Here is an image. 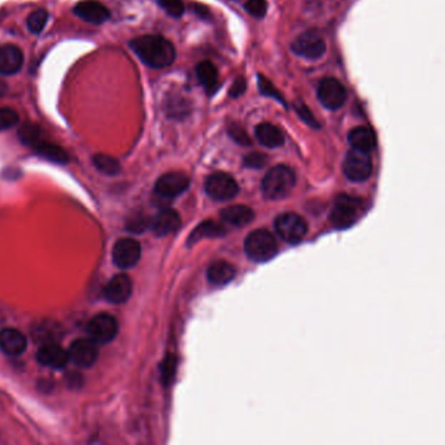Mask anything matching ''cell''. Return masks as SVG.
<instances>
[{
    "label": "cell",
    "instance_id": "3957f363",
    "mask_svg": "<svg viewBox=\"0 0 445 445\" xmlns=\"http://www.w3.org/2000/svg\"><path fill=\"white\" fill-rule=\"evenodd\" d=\"M295 182L294 171L285 165H280L269 170L268 174L262 179L261 188L268 199H284L292 192Z\"/></svg>",
    "mask_w": 445,
    "mask_h": 445
},
{
    "label": "cell",
    "instance_id": "9c48e42d",
    "mask_svg": "<svg viewBox=\"0 0 445 445\" xmlns=\"http://www.w3.org/2000/svg\"><path fill=\"white\" fill-rule=\"evenodd\" d=\"M205 191L215 201H229L238 195V183L234 178L225 173H217L208 178Z\"/></svg>",
    "mask_w": 445,
    "mask_h": 445
},
{
    "label": "cell",
    "instance_id": "f1b7e54d",
    "mask_svg": "<svg viewBox=\"0 0 445 445\" xmlns=\"http://www.w3.org/2000/svg\"><path fill=\"white\" fill-rule=\"evenodd\" d=\"M160 7L171 17H180L185 14V4L182 0H157Z\"/></svg>",
    "mask_w": 445,
    "mask_h": 445
},
{
    "label": "cell",
    "instance_id": "8fae6325",
    "mask_svg": "<svg viewBox=\"0 0 445 445\" xmlns=\"http://www.w3.org/2000/svg\"><path fill=\"white\" fill-rule=\"evenodd\" d=\"M325 42L322 36L315 31H306L292 42V50L302 58L315 61L325 53Z\"/></svg>",
    "mask_w": 445,
    "mask_h": 445
},
{
    "label": "cell",
    "instance_id": "7c38bea8",
    "mask_svg": "<svg viewBox=\"0 0 445 445\" xmlns=\"http://www.w3.org/2000/svg\"><path fill=\"white\" fill-rule=\"evenodd\" d=\"M141 256V247L136 239H119L113 248V261L118 268L135 267Z\"/></svg>",
    "mask_w": 445,
    "mask_h": 445
},
{
    "label": "cell",
    "instance_id": "5bb4252c",
    "mask_svg": "<svg viewBox=\"0 0 445 445\" xmlns=\"http://www.w3.org/2000/svg\"><path fill=\"white\" fill-rule=\"evenodd\" d=\"M190 185V178L183 173H168L162 175L154 187V191L165 199H173L177 198L180 193L188 188Z\"/></svg>",
    "mask_w": 445,
    "mask_h": 445
},
{
    "label": "cell",
    "instance_id": "cb8c5ba5",
    "mask_svg": "<svg viewBox=\"0 0 445 445\" xmlns=\"http://www.w3.org/2000/svg\"><path fill=\"white\" fill-rule=\"evenodd\" d=\"M234 276H235V269L226 261L213 262L208 269V280L217 286L229 284L230 281H232Z\"/></svg>",
    "mask_w": 445,
    "mask_h": 445
},
{
    "label": "cell",
    "instance_id": "44dd1931",
    "mask_svg": "<svg viewBox=\"0 0 445 445\" xmlns=\"http://www.w3.org/2000/svg\"><path fill=\"white\" fill-rule=\"evenodd\" d=\"M349 143L353 149L371 153L377 146L375 133L367 127H357L349 133Z\"/></svg>",
    "mask_w": 445,
    "mask_h": 445
},
{
    "label": "cell",
    "instance_id": "ac0fdd59",
    "mask_svg": "<svg viewBox=\"0 0 445 445\" xmlns=\"http://www.w3.org/2000/svg\"><path fill=\"white\" fill-rule=\"evenodd\" d=\"M132 294V281L127 275H116L105 287V297L110 303L122 305Z\"/></svg>",
    "mask_w": 445,
    "mask_h": 445
},
{
    "label": "cell",
    "instance_id": "603a6c76",
    "mask_svg": "<svg viewBox=\"0 0 445 445\" xmlns=\"http://www.w3.org/2000/svg\"><path fill=\"white\" fill-rule=\"evenodd\" d=\"M223 220L234 226H245L252 222L255 218L254 210L246 205H231L225 208L221 212Z\"/></svg>",
    "mask_w": 445,
    "mask_h": 445
},
{
    "label": "cell",
    "instance_id": "d6986e66",
    "mask_svg": "<svg viewBox=\"0 0 445 445\" xmlns=\"http://www.w3.org/2000/svg\"><path fill=\"white\" fill-rule=\"evenodd\" d=\"M28 339L20 330L6 328L0 330V350L9 357H19L26 350Z\"/></svg>",
    "mask_w": 445,
    "mask_h": 445
},
{
    "label": "cell",
    "instance_id": "d6a6232c",
    "mask_svg": "<svg viewBox=\"0 0 445 445\" xmlns=\"http://www.w3.org/2000/svg\"><path fill=\"white\" fill-rule=\"evenodd\" d=\"M268 157L262 153H251L245 158V165L251 169H261L267 165Z\"/></svg>",
    "mask_w": 445,
    "mask_h": 445
},
{
    "label": "cell",
    "instance_id": "484cf974",
    "mask_svg": "<svg viewBox=\"0 0 445 445\" xmlns=\"http://www.w3.org/2000/svg\"><path fill=\"white\" fill-rule=\"evenodd\" d=\"M93 163L98 171L106 175H116L121 171L119 161L108 154H96L93 157Z\"/></svg>",
    "mask_w": 445,
    "mask_h": 445
},
{
    "label": "cell",
    "instance_id": "f546056e",
    "mask_svg": "<svg viewBox=\"0 0 445 445\" xmlns=\"http://www.w3.org/2000/svg\"><path fill=\"white\" fill-rule=\"evenodd\" d=\"M220 234H223V230L218 225H215V223L213 222H205L203 223V225H200L199 229L195 231L191 237L192 240L196 242V240L201 238V237H205V235L217 237V235H220Z\"/></svg>",
    "mask_w": 445,
    "mask_h": 445
},
{
    "label": "cell",
    "instance_id": "83f0119b",
    "mask_svg": "<svg viewBox=\"0 0 445 445\" xmlns=\"http://www.w3.org/2000/svg\"><path fill=\"white\" fill-rule=\"evenodd\" d=\"M20 122V116L15 110L9 108H0V132L15 127Z\"/></svg>",
    "mask_w": 445,
    "mask_h": 445
},
{
    "label": "cell",
    "instance_id": "5b68a950",
    "mask_svg": "<svg viewBox=\"0 0 445 445\" xmlns=\"http://www.w3.org/2000/svg\"><path fill=\"white\" fill-rule=\"evenodd\" d=\"M362 200L347 195H339L330 213V220L337 229H346L359 220L362 215Z\"/></svg>",
    "mask_w": 445,
    "mask_h": 445
},
{
    "label": "cell",
    "instance_id": "74e56055",
    "mask_svg": "<svg viewBox=\"0 0 445 445\" xmlns=\"http://www.w3.org/2000/svg\"><path fill=\"white\" fill-rule=\"evenodd\" d=\"M246 88L247 85L245 78H243V77H239V78H237V80L234 81L232 86H231V97H239V96H242L243 93L246 92Z\"/></svg>",
    "mask_w": 445,
    "mask_h": 445
},
{
    "label": "cell",
    "instance_id": "1f68e13d",
    "mask_svg": "<svg viewBox=\"0 0 445 445\" xmlns=\"http://www.w3.org/2000/svg\"><path fill=\"white\" fill-rule=\"evenodd\" d=\"M175 366H177V359L175 357L169 355L162 364V380L163 383L170 384L173 380V377L175 375Z\"/></svg>",
    "mask_w": 445,
    "mask_h": 445
},
{
    "label": "cell",
    "instance_id": "ba28073f",
    "mask_svg": "<svg viewBox=\"0 0 445 445\" xmlns=\"http://www.w3.org/2000/svg\"><path fill=\"white\" fill-rule=\"evenodd\" d=\"M344 173L353 182H364L372 174V160L366 152L352 149L346 154L344 162Z\"/></svg>",
    "mask_w": 445,
    "mask_h": 445
},
{
    "label": "cell",
    "instance_id": "7a4b0ae2",
    "mask_svg": "<svg viewBox=\"0 0 445 445\" xmlns=\"http://www.w3.org/2000/svg\"><path fill=\"white\" fill-rule=\"evenodd\" d=\"M17 135L24 145L31 148V150H34L39 157L45 158L47 161L61 163V165H64L69 161L68 153L63 149L62 146L47 141L44 136V131L41 130L37 124H23L19 128Z\"/></svg>",
    "mask_w": 445,
    "mask_h": 445
},
{
    "label": "cell",
    "instance_id": "2e32d148",
    "mask_svg": "<svg viewBox=\"0 0 445 445\" xmlns=\"http://www.w3.org/2000/svg\"><path fill=\"white\" fill-rule=\"evenodd\" d=\"M73 14L86 23L101 25L110 19V11L97 0H83L73 8Z\"/></svg>",
    "mask_w": 445,
    "mask_h": 445
},
{
    "label": "cell",
    "instance_id": "d4e9b609",
    "mask_svg": "<svg viewBox=\"0 0 445 445\" xmlns=\"http://www.w3.org/2000/svg\"><path fill=\"white\" fill-rule=\"evenodd\" d=\"M196 75L201 85L208 91H215L218 83L217 69L210 62H201L196 68Z\"/></svg>",
    "mask_w": 445,
    "mask_h": 445
},
{
    "label": "cell",
    "instance_id": "e0dca14e",
    "mask_svg": "<svg viewBox=\"0 0 445 445\" xmlns=\"http://www.w3.org/2000/svg\"><path fill=\"white\" fill-rule=\"evenodd\" d=\"M24 66V54L21 48L12 44L0 46V75H15Z\"/></svg>",
    "mask_w": 445,
    "mask_h": 445
},
{
    "label": "cell",
    "instance_id": "277c9868",
    "mask_svg": "<svg viewBox=\"0 0 445 445\" xmlns=\"http://www.w3.org/2000/svg\"><path fill=\"white\" fill-rule=\"evenodd\" d=\"M245 251L251 260L265 262L276 256L278 251L276 238L267 230H255L247 237Z\"/></svg>",
    "mask_w": 445,
    "mask_h": 445
},
{
    "label": "cell",
    "instance_id": "9a60e30c",
    "mask_svg": "<svg viewBox=\"0 0 445 445\" xmlns=\"http://www.w3.org/2000/svg\"><path fill=\"white\" fill-rule=\"evenodd\" d=\"M37 361L39 364L48 369H62L68 364V350L55 342H47L39 347L37 353Z\"/></svg>",
    "mask_w": 445,
    "mask_h": 445
},
{
    "label": "cell",
    "instance_id": "52a82bcc",
    "mask_svg": "<svg viewBox=\"0 0 445 445\" xmlns=\"http://www.w3.org/2000/svg\"><path fill=\"white\" fill-rule=\"evenodd\" d=\"M118 330L119 325L116 317L105 312L93 316L86 325L88 336L97 345H105L111 342L116 337Z\"/></svg>",
    "mask_w": 445,
    "mask_h": 445
},
{
    "label": "cell",
    "instance_id": "4fadbf2b",
    "mask_svg": "<svg viewBox=\"0 0 445 445\" xmlns=\"http://www.w3.org/2000/svg\"><path fill=\"white\" fill-rule=\"evenodd\" d=\"M69 361L73 362L81 369L92 367L98 358L97 344L91 338H80L69 346Z\"/></svg>",
    "mask_w": 445,
    "mask_h": 445
},
{
    "label": "cell",
    "instance_id": "30bf717a",
    "mask_svg": "<svg viewBox=\"0 0 445 445\" xmlns=\"http://www.w3.org/2000/svg\"><path fill=\"white\" fill-rule=\"evenodd\" d=\"M346 89L336 78H324L317 86V98L322 106L328 110H338L345 103Z\"/></svg>",
    "mask_w": 445,
    "mask_h": 445
},
{
    "label": "cell",
    "instance_id": "4dcf8cb0",
    "mask_svg": "<svg viewBox=\"0 0 445 445\" xmlns=\"http://www.w3.org/2000/svg\"><path fill=\"white\" fill-rule=\"evenodd\" d=\"M246 9L250 15L254 16L256 19H261L267 14L268 4L267 0H248L246 3Z\"/></svg>",
    "mask_w": 445,
    "mask_h": 445
},
{
    "label": "cell",
    "instance_id": "6da1fadb",
    "mask_svg": "<svg viewBox=\"0 0 445 445\" xmlns=\"http://www.w3.org/2000/svg\"><path fill=\"white\" fill-rule=\"evenodd\" d=\"M130 47L138 59L150 68H166L177 58L174 45L161 36H141L132 39Z\"/></svg>",
    "mask_w": 445,
    "mask_h": 445
},
{
    "label": "cell",
    "instance_id": "4316f807",
    "mask_svg": "<svg viewBox=\"0 0 445 445\" xmlns=\"http://www.w3.org/2000/svg\"><path fill=\"white\" fill-rule=\"evenodd\" d=\"M47 20H48V14H47L46 9H37V11L31 12L28 17L26 26L33 34H39L46 26Z\"/></svg>",
    "mask_w": 445,
    "mask_h": 445
},
{
    "label": "cell",
    "instance_id": "ffe728a7",
    "mask_svg": "<svg viewBox=\"0 0 445 445\" xmlns=\"http://www.w3.org/2000/svg\"><path fill=\"white\" fill-rule=\"evenodd\" d=\"M180 227V217L174 209H163L154 217L152 229L158 237L169 235Z\"/></svg>",
    "mask_w": 445,
    "mask_h": 445
},
{
    "label": "cell",
    "instance_id": "8992f818",
    "mask_svg": "<svg viewBox=\"0 0 445 445\" xmlns=\"http://www.w3.org/2000/svg\"><path fill=\"white\" fill-rule=\"evenodd\" d=\"M278 237L290 245H298L307 234L306 220L297 213H282L275 221Z\"/></svg>",
    "mask_w": 445,
    "mask_h": 445
},
{
    "label": "cell",
    "instance_id": "d590c367",
    "mask_svg": "<svg viewBox=\"0 0 445 445\" xmlns=\"http://www.w3.org/2000/svg\"><path fill=\"white\" fill-rule=\"evenodd\" d=\"M229 133H230L231 138H234L239 144H242V145H250L251 144V140L248 138V135L239 126H231Z\"/></svg>",
    "mask_w": 445,
    "mask_h": 445
},
{
    "label": "cell",
    "instance_id": "836d02e7",
    "mask_svg": "<svg viewBox=\"0 0 445 445\" xmlns=\"http://www.w3.org/2000/svg\"><path fill=\"white\" fill-rule=\"evenodd\" d=\"M259 85H260L261 92L264 93L265 96H269V97H275L277 101H280V102H282L284 103V100H282V97L280 96V93L277 92L276 89H275V86L272 85V83L267 80L265 77L259 76Z\"/></svg>",
    "mask_w": 445,
    "mask_h": 445
},
{
    "label": "cell",
    "instance_id": "7402d4cb",
    "mask_svg": "<svg viewBox=\"0 0 445 445\" xmlns=\"http://www.w3.org/2000/svg\"><path fill=\"white\" fill-rule=\"evenodd\" d=\"M255 135L261 145L267 148H278L284 145L285 136L282 131L270 123H261L256 127Z\"/></svg>",
    "mask_w": 445,
    "mask_h": 445
},
{
    "label": "cell",
    "instance_id": "e575fe53",
    "mask_svg": "<svg viewBox=\"0 0 445 445\" xmlns=\"http://www.w3.org/2000/svg\"><path fill=\"white\" fill-rule=\"evenodd\" d=\"M295 110H297V113H298V116L306 122V123L310 126V127H314V128H319V123H317V121H316L314 116H312V113L306 108V105H303V103H300V105H297L295 106Z\"/></svg>",
    "mask_w": 445,
    "mask_h": 445
},
{
    "label": "cell",
    "instance_id": "8d00e7d4",
    "mask_svg": "<svg viewBox=\"0 0 445 445\" xmlns=\"http://www.w3.org/2000/svg\"><path fill=\"white\" fill-rule=\"evenodd\" d=\"M148 221L143 215H138V217H133L131 218L130 222H128V229L133 232H141L143 230H145L148 227Z\"/></svg>",
    "mask_w": 445,
    "mask_h": 445
}]
</instances>
